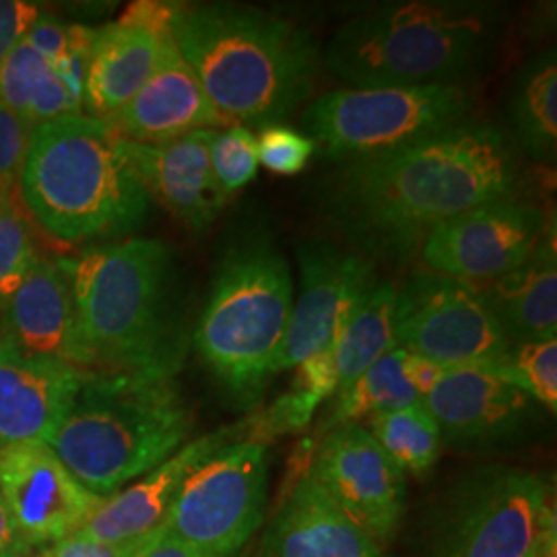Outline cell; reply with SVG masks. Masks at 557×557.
Masks as SVG:
<instances>
[{
  "label": "cell",
  "mask_w": 557,
  "mask_h": 557,
  "mask_svg": "<svg viewBox=\"0 0 557 557\" xmlns=\"http://www.w3.org/2000/svg\"><path fill=\"white\" fill-rule=\"evenodd\" d=\"M518 180L512 140L471 120L391 153L338 163L322 207L359 257L405 262L440 225L517 197Z\"/></svg>",
  "instance_id": "1"
},
{
  "label": "cell",
  "mask_w": 557,
  "mask_h": 557,
  "mask_svg": "<svg viewBox=\"0 0 557 557\" xmlns=\"http://www.w3.org/2000/svg\"><path fill=\"white\" fill-rule=\"evenodd\" d=\"M172 38L227 126L262 131L289 119L322 66L306 27L250 4H174Z\"/></svg>",
  "instance_id": "2"
},
{
  "label": "cell",
  "mask_w": 557,
  "mask_h": 557,
  "mask_svg": "<svg viewBox=\"0 0 557 557\" xmlns=\"http://www.w3.org/2000/svg\"><path fill=\"white\" fill-rule=\"evenodd\" d=\"M62 264L87 374H178L184 337L174 306V257L163 242L101 244Z\"/></svg>",
  "instance_id": "3"
},
{
  "label": "cell",
  "mask_w": 557,
  "mask_h": 557,
  "mask_svg": "<svg viewBox=\"0 0 557 557\" xmlns=\"http://www.w3.org/2000/svg\"><path fill=\"white\" fill-rule=\"evenodd\" d=\"M504 7L487 0L384 2L338 25L322 57L349 87L455 85L498 48Z\"/></svg>",
  "instance_id": "4"
},
{
  "label": "cell",
  "mask_w": 557,
  "mask_h": 557,
  "mask_svg": "<svg viewBox=\"0 0 557 557\" xmlns=\"http://www.w3.org/2000/svg\"><path fill=\"white\" fill-rule=\"evenodd\" d=\"M17 190L41 230L64 244L128 234L151 205L126 140L87 114L34 128Z\"/></svg>",
  "instance_id": "5"
},
{
  "label": "cell",
  "mask_w": 557,
  "mask_h": 557,
  "mask_svg": "<svg viewBox=\"0 0 557 557\" xmlns=\"http://www.w3.org/2000/svg\"><path fill=\"white\" fill-rule=\"evenodd\" d=\"M190 430L176 376L100 372L83 376L48 446L87 492L110 498L178 453Z\"/></svg>",
  "instance_id": "6"
},
{
  "label": "cell",
  "mask_w": 557,
  "mask_h": 557,
  "mask_svg": "<svg viewBox=\"0 0 557 557\" xmlns=\"http://www.w3.org/2000/svg\"><path fill=\"white\" fill-rule=\"evenodd\" d=\"M294 310V278L264 227L227 242L195 331V347L239 411H255Z\"/></svg>",
  "instance_id": "7"
},
{
  "label": "cell",
  "mask_w": 557,
  "mask_h": 557,
  "mask_svg": "<svg viewBox=\"0 0 557 557\" xmlns=\"http://www.w3.org/2000/svg\"><path fill=\"white\" fill-rule=\"evenodd\" d=\"M467 83L419 87H345L301 112V131L326 160H368L475 120Z\"/></svg>",
  "instance_id": "8"
},
{
  "label": "cell",
  "mask_w": 557,
  "mask_h": 557,
  "mask_svg": "<svg viewBox=\"0 0 557 557\" xmlns=\"http://www.w3.org/2000/svg\"><path fill=\"white\" fill-rule=\"evenodd\" d=\"M556 539L547 481L527 469L492 465L453 490L428 557H549Z\"/></svg>",
  "instance_id": "9"
},
{
  "label": "cell",
  "mask_w": 557,
  "mask_h": 557,
  "mask_svg": "<svg viewBox=\"0 0 557 557\" xmlns=\"http://www.w3.org/2000/svg\"><path fill=\"white\" fill-rule=\"evenodd\" d=\"M267 494V444L238 440L186 478L161 529L207 557L238 556L264 522Z\"/></svg>",
  "instance_id": "10"
},
{
  "label": "cell",
  "mask_w": 557,
  "mask_h": 557,
  "mask_svg": "<svg viewBox=\"0 0 557 557\" xmlns=\"http://www.w3.org/2000/svg\"><path fill=\"white\" fill-rule=\"evenodd\" d=\"M395 345L444 368L498 363L510 349L473 283L428 269L397 287Z\"/></svg>",
  "instance_id": "11"
},
{
  "label": "cell",
  "mask_w": 557,
  "mask_h": 557,
  "mask_svg": "<svg viewBox=\"0 0 557 557\" xmlns=\"http://www.w3.org/2000/svg\"><path fill=\"white\" fill-rule=\"evenodd\" d=\"M306 473L366 535L386 547L407 504V479L363 423H349L317 440Z\"/></svg>",
  "instance_id": "12"
},
{
  "label": "cell",
  "mask_w": 557,
  "mask_h": 557,
  "mask_svg": "<svg viewBox=\"0 0 557 557\" xmlns=\"http://www.w3.org/2000/svg\"><path fill=\"white\" fill-rule=\"evenodd\" d=\"M298 262L299 298L273 361V376L331 345L379 281L372 260L329 239L301 242Z\"/></svg>",
  "instance_id": "13"
},
{
  "label": "cell",
  "mask_w": 557,
  "mask_h": 557,
  "mask_svg": "<svg viewBox=\"0 0 557 557\" xmlns=\"http://www.w3.org/2000/svg\"><path fill=\"white\" fill-rule=\"evenodd\" d=\"M547 225L543 211L531 202L494 200L440 225L423 242L419 257L428 271L483 283L531 259Z\"/></svg>",
  "instance_id": "14"
},
{
  "label": "cell",
  "mask_w": 557,
  "mask_h": 557,
  "mask_svg": "<svg viewBox=\"0 0 557 557\" xmlns=\"http://www.w3.org/2000/svg\"><path fill=\"white\" fill-rule=\"evenodd\" d=\"M0 499L34 549L77 533L103 502L44 442L0 448Z\"/></svg>",
  "instance_id": "15"
},
{
  "label": "cell",
  "mask_w": 557,
  "mask_h": 557,
  "mask_svg": "<svg viewBox=\"0 0 557 557\" xmlns=\"http://www.w3.org/2000/svg\"><path fill=\"white\" fill-rule=\"evenodd\" d=\"M172 13L170 2L145 0L96 29L83 100L87 116L110 122L139 94L172 38Z\"/></svg>",
  "instance_id": "16"
},
{
  "label": "cell",
  "mask_w": 557,
  "mask_h": 557,
  "mask_svg": "<svg viewBox=\"0 0 557 557\" xmlns=\"http://www.w3.org/2000/svg\"><path fill=\"white\" fill-rule=\"evenodd\" d=\"M442 444L485 448L520 436L537 418V403L504 379L494 363L450 368L423 398Z\"/></svg>",
  "instance_id": "17"
},
{
  "label": "cell",
  "mask_w": 557,
  "mask_h": 557,
  "mask_svg": "<svg viewBox=\"0 0 557 557\" xmlns=\"http://www.w3.org/2000/svg\"><path fill=\"white\" fill-rule=\"evenodd\" d=\"M248 434L250 419H244L184 444L178 453L147 475L122 487L114 496L103 498L100 508L81 527L79 533L110 543H131L153 535L163 527L182 483L200 462L232 442L248 440Z\"/></svg>",
  "instance_id": "18"
},
{
  "label": "cell",
  "mask_w": 557,
  "mask_h": 557,
  "mask_svg": "<svg viewBox=\"0 0 557 557\" xmlns=\"http://www.w3.org/2000/svg\"><path fill=\"white\" fill-rule=\"evenodd\" d=\"M213 135L215 128H207L161 145L126 140L128 158L149 199L197 234L211 227L230 200L211 168Z\"/></svg>",
  "instance_id": "19"
},
{
  "label": "cell",
  "mask_w": 557,
  "mask_h": 557,
  "mask_svg": "<svg viewBox=\"0 0 557 557\" xmlns=\"http://www.w3.org/2000/svg\"><path fill=\"white\" fill-rule=\"evenodd\" d=\"M2 335L29 358L52 359L87 374L81 351L71 278L62 260L40 257L2 306Z\"/></svg>",
  "instance_id": "20"
},
{
  "label": "cell",
  "mask_w": 557,
  "mask_h": 557,
  "mask_svg": "<svg viewBox=\"0 0 557 557\" xmlns=\"http://www.w3.org/2000/svg\"><path fill=\"white\" fill-rule=\"evenodd\" d=\"M108 124L122 139L139 145H161L197 131L227 126L174 38L165 44L158 69L139 94Z\"/></svg>",
  "instance_id": "21"
},
{
  "label": "cell",
  "mask_w": 557,
  "mask_h": 557,
  "mask_svg": "<svg viewBox=\"0 0 557 557\" xmlns=\"http://www.w3.org/2000/svg\"><path fill=\"white\" fill-rule=\"evenodd\" d=\"M79 370L29 358L0 338V448L57 434L79 393Z\"/></svg>",
  "instance_id": "22"
},
{
  "label": "cell",
  "mask_w": 557,
  "mask_h": 557,
  "mask_svg": "<svg viewBox=\"0 0 557 557\" xmlns=\"http://www.w3.org/2000/svg\"><path fill=\"white\" fill-rule=\"evenodd\" d=\"M257 557L388 556L338 510L301 462L298 478L269 520Z\"/></svg>",
  "instance_id": "23"
},
{
  "label": "cell",
  "mask_w": 557,
  "mask_h": 557,
  "mask_svg": "<svg viewBox=\"0 0 557 557\" xmlns=\"http://www.w3.org/2000/svg\"><path fill=\"white\" fill-rule=\"evenodd\" d=\"M556 225H547L531 259L502 277L473 283L512 343L557 337Z\"/></svg>",
  "instance_id": "24"
},
{
  "label": "cell",
  "mask_w": 557,
  "mask_h": 557,
  "mask_svg": "<svg viewBox=\"0 0 557 557\" xmlns=\"http://www.w3.org/2000/svg\"><path fill=\"white\" fill-rule=\"evenodd\" d=\"M512 139L527 158L554 165L557 158V59L547 48L529 60L515 81L508 101Z\"/></svg>",
  "instance_id": "25"
},
{
  "label": "cell",
  "mask_w": 557,
  "mask_h": 557,
  "mask_svg": "<svg viewBox=\"0 0 557 557\" xmlns=\"http://www.w3.org/2000/svg\"><path fill=\"white\" fill-rule=\"evenodd\" d=\"M0 103L25 120L32 128L52 120L85 114L57 77L52 64L23 40L0 62Z\"/></svg>",
  "instance_id": "26"
},
{
  "label": "cell",
  "mask_w": 557,
  "mask_h": 557,
  "mask_svg": "<svg viewBox=\"0 0 557 557\" xmlns=\"http://www.w3.org/2000/svg\"><path fill=\"white\" fill-rule=\"evenodd\" d=\"M335 343L337 338L294 368L296 374L292 379L289 391L275 398L264 411L250 418L248 440L269 444L278 436L298 434L312 421L320 403L337 395Z\"/></svg>",
  "instance_id": "27"
},
{
  "label": "cell",
  "mask_w": 557,
  "mask_h": 557,
  "mask_svg": "<svg viewBox=\"0 0 557 557\" xmlns=\"http://www.w3.org/2000/svg\"><path fill=\"white\" fill-rule=\"evenodd\" d=\"M395 304L397 287L391 281L379 278L338 333L335 343L338 393L345 391L354 380H358L382 356L397 349Z\"/></svg>",
  "instance_id": "28"
},
{
  "label": "cell",
  "mask_w": 557,
  "mask_h": 557,
  "mask_svg": "<svg viewBox=\"0 0 557 557\" xmlns=\"http://www.w3.org/2000/svg\"><path fill=\"white\" fill-rule=\"evenodd\" d=\"M403 354L405 351L400 347L388 351L345 391H341L331 413L320 423L317 436L322 438L341 425L361 423L380 413H391L421 403L418 393L403 376Z\"/></svg>",
  "instance_id": "29"
},
{
  "label": "cell",
  "mask_w": 557,
  "mask_h": 557,
  "mask_svg": "<svg viewBox=\"0 0 557 557\" xmlns=\"http://www.w3.org/2000/svg\"><path fill=\"white\" fill-rule=\"evenodd\" d=\"M366 428L405 475H423L438 462L442 434L423 400L374 416Z\"/></svg>",
  "instance_id": "30"
},
{
  "label": "cell",
  "mask_w": 557,
  "mask_h": 557,
  "mask_svg": "<svg viewBox=\"0 0 557 557\" xmlns=\"http://www.w3.org/2000/svg\"><path fill=\"white\" fill-rule=\"evenodd\" d=\"M496 370L537 405L557 409V337L512 343Z\"/></svg>",
  "instance_id": "31"
},
{
  "label": "cell",
  "mask_w": 557,
  "mask_h": 557,
  "mask_svg": "<svg viewBox=\"0 0 557 557\" xmlns=\"http://www.w3.org/2000/svg\"><path fill=\"white\" fill-rule=\"evenodd\" d=\"M38 259L36 239L17 199L0 202V308L13 298Z\"/></svg>",
  "instance_id": "32"
},
{
  "label": "cell",
  "mask_w": 557,
  "mask_h": 557,
  "mask_svg": "<svg viewBox=\"0 0 557 557\" xmlns=\"http://www.w3.org/2000/svg\"><path fill=\"white\" fill-rule=\"evenodd\" d=\"M209 158H211L213 174L227 197H232L248 182L257 178V172H259L257 137L246 126L234 124V126L215 131Z\"/></svg>",
  "instance_id": "33"
},
{
  "label": "cell",
  "mask_w": 557,
  "mask_h": 557,
  "mask_svg": "<svg viewBox=\"0 0 557 557\" xmlns=\"http://www.w3.org/2000/svg\"><path fill=\"white\" fill-rule=\"evenodd\" d=\"M317 147L304 133L285 124H273L260 131L257 139L259 165L277 176H296L314 158Z\"/></svg>",
  "instance_id": "34"
},
{
  "label": "cell",
  "mask_w": 557,
  "mask_h": 557,
  "mask_svg": "<svg viewBox=\"0 0 557 557\" xmlns=\"http://www.w3.org/2000/svg\"><path fill=\"white\" fill-rule=\"evenodd\" d=\"M34 128L0 103V202L17 199L21 168Z\"/></svg>",
  "instance_id": "35"
},
{
  "label": "cell",
  "mask_w": 557,
  "mask_h": 557,
  "mask_svg": "<svg viewBox=\"0 0 557 557\" xmlns=\"http://www.w3.org/2000/svg\"><path fill=\"white\" fill-rule=\"evenodd\" d=\"M147 539L131 543H110L87 537L77 531L52 545L41 547L34 557H135Z\"/></svg>",
  "instance_id": "36"
},
{
  "label": "cell",
  "mask_w": 557,
  "mask_h": 557,
  "mask_svg": "<svg viewBox=\"0 0 557 557\" xmlns=\"http://www.w3.org/2000/svg\"><path fill=\"white\" fill-rule=\"evenodd\" d=\"M81 32H83V25H66L54 17L40 15L27 32L25 40L29 41V46L40 54L41 59L52 64L73 48V44L79 40Z\"/></svg>",
  "instance_id": "37"
},
{
  "label": "cell",
  "mask_w": 557,
  "mask_h": 557,
  "mask_svg": "<svg viewBox=\"0 0 557 557\" xmlns=\"http://www.w3.org/2000/svg\"><path fill=\"white\" fill-rule=\"evenodd\" d=\"M40 15L36 2L0 0V62L27 36Z\"/></svg>",
  "instance_id": "38"
},
{
  "label": "cell",
  "mask_w": 557,
  "mask_h": 557,
  "mask_svg": "<svg viewBox=\"0 0 557 557\" xmlns=\"http://www.w3.org/2000/svg\"><path fill=\"white\" fill-rule=\"evenodd\" d=\"M450 368H444L438 361L421 358V356L409 354V351L403 354V376L407 380V384L418 393L421 400L438 386L440 380L444 379V374Z\"/></svg>",
  "instance_id": "39"
},
{
  "label": "cell",
  "mask_w": 557,
  "mask_h": 557,
  "mask_svg": "<svg viewBox=\"0 0 557 557\" xmlns=\"http://www.w3.org/2000/svg\"><path fill=\"white\" fill-rule=\"evenodd\" d=\"M135 557H207L195 549L193 545L184 543L182 539L170 535L168 531H156L151 537L143 543Z\"/></svg>",
  "instance_id": "40"
},
{
  "label": "cell",
  "mask_w": 557,
  "mask_h": 557,
  "mask_svg": "<svg viewBox=\"0 0 557 557\" xmlns=\"http://www.w3.org/2000/svg\"><path fill=\"white\" fill-rule=\"evenodd\" d=\"M34 549L25 539L21 537L13 518L0 499V557H34Z\"/></svg>",
  "instance_id": "41"
},
{
  "label": "cell",
  "mask_w": 557,
  "mask_h": 557,
  "mask_svg": "<svg viewBox=\"0 0 557 557\" xmlns=\"http://www.w3.org/2000/svg\"><path fill=\"white\" fill-rule=\"evenodd\" d=\"M549 557H556V554H554V556H549Z\"/></svg>",
  "instance_id": "42"
}]
</instances>
